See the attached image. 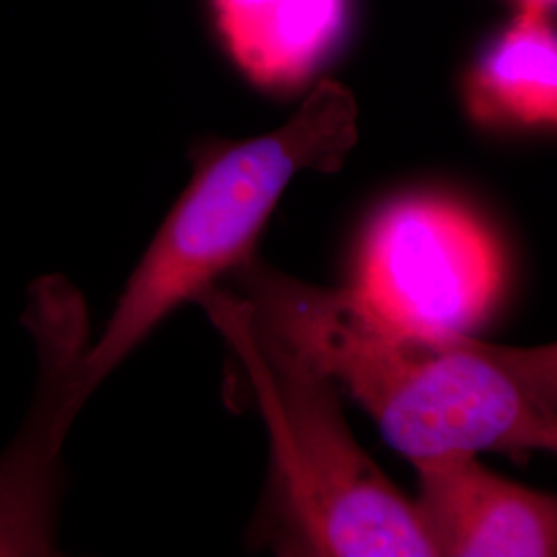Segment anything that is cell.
<instances>
[{"instance_id":"6da1fadb","label":"cell","mask_w":557,"mask_h":557,"mask_svg":"<svg viewBox=\"0 0 557 557\" xmlns=\"http://www.w3.org/2000/svg\"><path fill=\"white\" fill-rule=\"evenodd\" d=\"M238 271L257 319L356 398L413 465L556 450V345L508 347L398 324L351 287L304 283L252 257Z\"/></svg>"},{"instance_id":"7a4b0ae2","label":"cell","mask_w":557,"mask_h":557,"mask_svg":"<svg viewBox=\"0 0 557 557\" xmlns=\"http://www.w3.org/2000/svg\"><path fill=\"white\" fill-rule=\"evenodd\" d=\"M358 143V103L320 81L281 128L193 151L195 174L156 232L100 341L66 379L60 430L81 405L184 301L252 257V246L299 172H337Z\"/></svg>"},{"instance_id":"3957f363","label":"cell","mask_w":557,"mask_h":557,"mask_svg":"<svg viewBox=\"0 0 557 557\" xmlns=\"http://www.w3.org/2000/svg\"><path fill=\"white\" fill-rule=\"evenodd\" d=\"M200 306L239 359L271 438L285 549L296 556L430 557L413 499L354 438L337 386L215 285Z\"/></svg>"},{"instance_id":"277c9868","label":"cell","mask_w":557,"mask_h":557,"mask_svg":"<svg viewBox=\"0 0 557 557\" xmlns=\"http://www.w3.org/2000/svg\"><path fill=\"white\" fill-rule=\"evenodd\" d=\"M502 285V248L475 213L455 200L407 197L368 225L351 292L398 324L467 333Z\"/></svg>"},{"instance_id":"5b68a950","label":"cell","mask_w":557,"mask_h":557,"mask_svg":"<svg viewBox=\"0 0 557 557\" xmlns=\"http://www.w3.org/2000/svg\"><path fill=\"white\" fill-rule=\"evenodd\" d=\"M419 524L438 557L556 556V499L487 471L475 455L413 465Z\"/></svg>"},{"instance_id":"8992f818","label":"cell","mask_w":557,"mask_h":557,"mask_svg":"<svg viewBox=\"0 0 557 557\" xmlns=\"http://www.w3.org/2000/svg\"><path fill=\"white\" fill-rule=\"evenodd\" d=\"M221 48L262 89H296L331 57L347 0H209Z\"/></svg>"},{"instance_id":"52a82bcc","label":"cell","mask_w":557,"mask_h":557,"mask_svg":"<svg viewBox=\"0 0 557 557\" xmlns=\"http://www.w3.org/2000/svg\"><path fill=\"white\" fill-rule=\"evenodd\" d=\"M465 106L481 126L556 124L557 36L549 17L518 13L469 69Z\"/></svg>"},{"instance_id":"ba28073f","label":"cell","mask_w":557,"mask_h":557,"mask_svg":"<svg viewBox=\"0 0 557 557\" xmlns=\"http://www.w3.org/2000/svg\"><path fill=\"white\" fill-rule=\"evenodd\" d=\"M522 15H535V17H549L557 0H515Z\"/></svg>"}]
</instances>
